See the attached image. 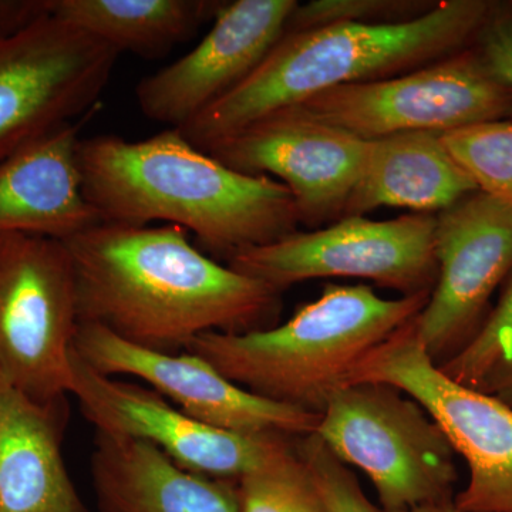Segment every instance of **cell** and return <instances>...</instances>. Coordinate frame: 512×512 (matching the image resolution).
I'll return each instance as SVG.
<instances>
[{"label": "cell", "instance_id": "52a82bcc", "mask_svg": "<svg viewBox=\"0 0 512 512\" xmlns=\"http://www.w3.org/2000/svg\"><path fill=\"white\" fill-rule=\"evenodd\" d=\"M402 390L430 414L464 458L468 483L454 495L467 512H512V407L447 376L421 345L414 319L356 366L349 384Z\"/></svg>", "mask_w": 512, "mask_h": 512}, {"label": "cell", "instance_id": "44dd1931", "mask_svg": "<svg viewBox=\"0 0 512 512\" xmlns=\"http://www.w3.org/2000/svg\"><path fill=\"white\" fill-rule=\"evenodd\" d=\"M441 140L478 191L512 208V120L450 131Z\"/></svg>", "mask_w": 512, "mask_h": 512}, {"label": "cell", "instance_id": "6da1fadb", "mask_svg": "<svg viewBox=\"0 0 512 512\" xmlns=\"http://www.w3.org/2000/svg\"><path fill=\"white\" fill-rule=\"evenodd\" d=\"M74 265L79 322L161 353L210 332L271 328L282 292L218 264L177 225L101 222L63 241Z\"/></svg>", "mask_w": 512, "mask_h": 512}, {"label": "cell", "instance_id": "f1b7e54d", "mask_svg": "<svg viewBox=\"0 0 512 512\" xmlns=\"http://www.w3.org/2000/svg\"><path fill=\"white\" fill-rule=\"evenodd\" d=\"M403 512H467L458 508L456 504H454L453 500L439 501V503H429L419 505V507H414L412 510H407Z\"/></svg>", "mask_w": 512, "mask_h": 512}, {"label": "cell", "instance_id": "9a60e30c", "mask_svg": "<svg viewBox=\"0 0 512 512\" xmlns=\"http://www.w3.org/2000/svg\"><path fill=\"white\" fill-rule=\"evenodd\" d=\"M298 3L222 2L210 32L188 55L138 83L141 113L170 128L194 119L254 72L284 36Z\"/></svg>", "mask_w": 512, "mask_h": 512}, {"label": "cell", "instance_id": "ffe728a7", "mask_svg": "<svg viewBox=\"0 0 512 512\" xmlns=\"http://www.w3.org/2000/svg\"><path fill=\"white\" fill-rule=\"evenodd\" d=\"M50 15L116 52L160 59L215 18L212 0H49Z\"/></svg>", "mask_w": 512, "mask_h": 512}, {"label": "cell", "instance_id": "7c38bea8", "mask_svg": "<svg viewBox=\"0 0 512 512\" xmlns=\"http://www.w3.org/2000/svg\"><path fill=\"white\" fill-rule=\"evenodd\" d=\"M207 153L239 173L285 184L301 224L318 229L345 217L365 171L369 140L293 106L256 120Z\"/></svg>", "mask_w": 512, "mask_h": 512}, {"label": "cell", "instance_id": "8992f818", "mask_svg": "<svg viewBox=\"0 0 512 512\" xmlns=\"http://www.w3.org/2000/svg\"><path fill=\"white\" fill-rule=\"evenodd\" d=\"M79 325L64 242L0 234V375L36 402L69 396Z\"/></svg>", "mask_w": 512, "mask_h": 512}, {"label": "cell", "instance_id": "4fadbf2b", "mask_svg": "<svg viewBox=\"0 0 512 512\" xmlns=\"http://www.w3.org/2000/svg\"><path fill=\"white\" fill-rule=\"evenodd\" d=\"M436 256V285L414 325L440 366L476 336L491 296L512 274V208L477 191L441 211Z\"/></svg>", "mask_w": 512, "mask_h": 512}, {"label": "cell", "instance_id": "603a6c76", "mask_svg": "<svg viewBox=\"0 0 512 512\" xmlns=\"http://www.w3.org/2000/svg\"><path fill=\"white\" fill-rule=\"evenodd\" d=\"M512 350V274L497 305L491 309L476 336L440 369L451 379L477 387L484 376Z\"/></svg>", "mask_w": 512, "mask_h": 512}, {"label": "cell", "instance_id": "7402d4cb", "mask_svg": "<svg viewBox=\"0 0 512 512\" xmlns=\"http://www.w3.org/2000/svg\"><path fill=\"white\" fill-rule=\"evenodd\" d=\"M239 512H328L298 450L234 483Z\"/></svg>", "mask_w": 512, "mask_h": 512}, {"label": "cell", "instance_id": "484cf974", "mask_svg": "<svg viewBox=\"0 0 512 512\" xmlns=\"http://www.w3.org/2000/svg\"><path fill=\"white\" fill-rule=\"evenodd\" d=\"M471 46L512 100V3H494Z\"/></svg>", "mask_w": 512, "mask_h": 512}, {"label": "cell", "instance_id": "277c9868", "mask_svg": "<svg viewBox=\"0 0 512 512\" xmlns=\"http://www.w3.org/2000/svg\"><path fill=\"white\" fill-rule=\"evenodd\" d=\"M429 298L386 299L367 285L328 284L284 325L204 333L185 352L256 396L320 414L356 366L416 318Z\"/></svg>", "mask_w": 512, "mask_h": 512}, {"label": "cell", "instance_id": "cb8c5ba5", "mask_svg": "<svg viewBox=\"0 0 512 512\" xmlns=\"http://www.w3.org/2000/svg\"><path fill=\"white\" fill-rule=\"evenodd\" d=\"M437 2L420 0H312L298 3L285 32L320 28L332 23H400L420 18Z\"/></svg>", "mask_w": 512, "mask_h": 512}, {"label": "cell", "instance_id": "3957f363", "mask_svg": "<svg viewBox=\"0 0 512 512\" xmlns=\"http://www.w3.org/2000/svg\"><path fill=\"white\" fill-rule=\"evenodd\" d=\"M491 8L487 0H444L407 22L285 32L244 82L175 130L207 153L256 120L333 87L389 79L467 49Z\"/></svg>", "mask_w": 512, "mask_h": 512}, {"label": "cell", "instance_id": "d4e9b609", "mask_svg": "<svg viewBox=\"0 0 512 512\" xmlns=\"http://www.w3.org/2000/svg\"><path fill=\"white\" fill-rule=\"evenodd\" d=\"M296 450L311 471L328 512H384L360 487L349 466L339 460L315 433L296 440Z\"/></svg>", "mask_w": 512, "mask_h": 512}, {"label": "cell", "instance_id": "ac0fdd59", "mask_svg": "<svg viewBox=\"0 0 512 512\" xmlns=\"http://www.w3.org/2000/svg\"><path fill=\"white\" fill-rule=\"evenodd\" d=\"M97 512H239L234 483L191 473L151 444L96 430Z\"/></svg>", "mask_w": 512, "mask_h": 512}, {"label": "cell", "instance_id": "9c48e42d", "mask_svg": "<svg viewBox=\"0 0 512 512\" xmlns=\"http://www.w3.org/2000/svg\"><path fill=\"white\" fill-rule=\"evenodd\" d=\"M299 106L363 140L446 134L512 117L510 93L473 46L389 79L333 87Z\"/></svg>", "mask_w": 512, "mask_h": 512}, {"label": "cell", "instance_id": "4316f807", "mask_svg": "<svg viewBox=\"0 0 512 512\" xmlns=\"http://www.w3.org/2000/svg\"><path fill=\"white\" fill-rule=\"evenodd\" d=\"M49 16V0H0V39L19 35Z\"/></svg>", "mask_w": 512, "mask_h": 512}, {"label": "cell", "instance_id": "83f0119b", "mask_svg": "<svg viewBox=\"0 0 512 512\" xmlns=\"http://www.w3.org/2000/svg\"><path fill=\"white\" fill-rule=\"evenodd\" d=\"M474 389L490 394L512 407V350L510 355L497 363Z\"/></svg>", "mask_w": 512, "mask_h": 512}, {"label": "cell", "instance_id": "5b68a950", "mask_svg": "<svg viewBox=\"0 0 512 512\" xmlns=\"http://www.w3.org/2000/svg\"><path fill=\"white\" fill-rule=\"evenodd\" d=\"M315 434L369 477L384 512L454 498L456 451L430 414L396 387H342L320 413Z\"/></svg>", "mask_w": 512, "mask_h": 512}, {"label": "cell", "instance_id": "8fae6325", "mask_svg": "<svg viewBox=\"0 0 512 512\" xmlns=\"http://www.w3.org/2000/svg\"><path fill=\"white\" fill-rule=\"evenodd\" d=\"M70 394L96 430L144 441L184 470L228 483L288 456L298 440L215 429L181 412L146 384L101 375L74 348Z\"/></svg>", "mask_w": 512, "mask_h": 512}, {"label": "cell", "instance_id": "e0dca14e", "mask_svg": "<svg viewBox=\"0 0 512 512\" xmlns=\"http://www.w3.org/2000/svg\"><path fill=\"white\" fill-rule=\"evenodd\" d=\"M69 400L40 403L0 375V512H92L62 446Z\"/></svg>", "mask_w": 512, "mask_h": 512}, {"label": "cell", "instance_id": "d6986e66", "mask_svg": "<svg viewBox=\"0 0 512 512\" xmlns=\"http://www.w3.org/2000/svg\"><path fill=\"white\" fill-rule=\"evenodd\" d=\"M477 191L441 134H392L369 140L365 171L343 218L365 217L379 207L437 215Z\"/></svg>", "mask_w": 512, "mask_h": 512}, {"label": "cell", "instance_id": "ba28073f", "mask_svg": "<svg viewBox=\"0 0 512 512\" xmlns=\"http://www.w3.org/2000/svg\"><path fill=\"white\" fill-rule=\"evenodd\" d=\"M228 266L282 293L325 278L367 279L402 296L431 293L439 275L436 215L413 212L386 221L346 217L239 252Z\"/></svg>", "mask_w": 512, "mask_h": 512}, {"label": "cell", "instance_id": "30bf717a", "mask_svg": "<svg viewBox=\"0 0 512 512\" xmlns=\"http://www.w3.org/2000/svg\"><path fill=\"white\" fill-rule=\"evenodd\" d=\"M119 55L55 16L0 39V161L92 109Z\"/></svg>", "mask_w": 512, "mask_h": 512}, {"label": "cell", "instance_id": "7a4b0ae2", "mask_svg": "<svg viewBox=\"0 0 512 512\" xmlns=\"http://www.w3.org/2000/svg\"><path fill=\"white\" fill-rule=\"evenodd\" d=\"M77 158L84 195L103 222H168L228 261L288 237L301 224L285 184L232 170L175 128L140 141L86 138Z\"/></svg>", "mask_w": 512, "mask_h": 512}, {"label": "cell", "instance_id": "5bb4252c", "mask_svg": "<svg viewBox=\"0 0 512 512\" xmlns=\"http://www.w3.org/2000/svg\"><path fill=\"white\" fill-rule=\"evenodd\" d=\"M73 348L101 375L136 377L181 412L215 429L293 439L318 429L320 414L256 396L191 352H153L92 323H80Z\"/></svg>", "mask_w": 512, "mask_h": 512}, {"label": "cell", "instance_id": "2e32d148", "mask_svg": "<svg viewBox=\"0 0 512 512\" xmlns=\"http://www.w3.org/2000/svg\"><path fill=\"white\" fill-rule=\"evenodd\" d=\"M77 123L0 161V234L67 241L103 220L83 191Z\"/></svg>", "mask_w": 512, "mask_h": 512}]
</instances>
